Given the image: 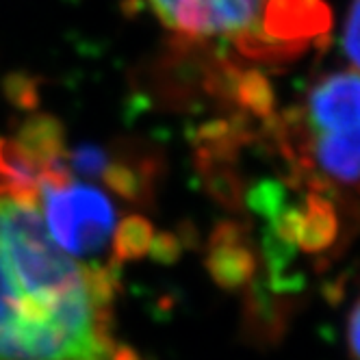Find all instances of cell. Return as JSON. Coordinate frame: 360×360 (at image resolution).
I'll return each instance as SVG.
<instances>
[{
  "label": "cell",
  "instance_id": "cell-13",
  "mask_svg": "<svg viewBox=\"0 0 360 360\" xmlns=\"http://www.w3.org/2000/svg\"><path fill=\"white\" fill-rule=\"evenodd\" d=\"M349 345L356 358L360 360V300L354 306V313L349 317Z\"/></svg>",
  "mask_w": 360,
  "mask_h": 360
},
{
  "label": "cell",
  "instance_id": "cell-9",
  "mask_svg": "<svg viewBox=\"0 0 360 360\" xmlns=\"http://www.w3.org/2000/svg\"><path fill=\"white\" fill-rule=\"evenodd\" d=\"M154 239L152 224L141 215L126 217L113 233V256L117 263L137 261L150 252V243Z\"/></svg>",
  "mask_w": 360,
  "mask_h": 360
},
{
  "label": "cell",
  "instance_id": "cell-11",
  "mask_svg": "<svg viewBox=\"0 0 360 360\" xmlns=\"http://www.w3.org/2000/svg\"><path fill=\"white\" fill-rule=\"evenodd\" d=\"M343 50L352 65L360 72V0L352 5L343 29Z\"/></svg>",
  "mask_w": 360,
  "mask_h": 360
},
{
  "label": "cell",
  "instance_id": "cell-6",
  "mask_svg": "<svg viewBox=\"0 0 360 360\" xmlns=\"http://www.w3.org/2000/svg\"><path fill=\"white\" fill-rule=\"evenodd\" d=\"M207 267L211 276L226 289H235L250 276L252 259L250 252L239 243L235 228L221 226L215 230Z\"/></svg>",
  "mask_w": 360,
  "mask_h": 360
},
{
  "label": "cell",
  "instance_id": "cell-2",
  "mask_svg": "<svg viewBox=\"0 0 360 360\" xmlns=\"http://www.w3.org/2000/svg\"><path fill=\"white\" fill-rule=\"evenodd\" d=\"M163 29L189 41H230L250 57L287 55L323 33L328 15L300 0H135Z\"/></svg>",
  "mask_w": 360,
  "mask_h": 360
},
{
  "label": "cell",
  "instance_id": "cell-4",
  "mask_svg": "<svg viewBox=\"0 0 360 360\" xmlns=\"http://www.w3.org/2000/svg\"><path fill=\"white\" fill-rule=\"evenodd\" d=\"M46 230L68 254L94 256L115 230V209L96 187L68 180H39Z\"/></svg>",
  "mask_w": 360,
  "mask_h": 360
},
{
  "label": "cell",
  "instance_id": "cell-5",
  "mask_svg": "<svg viewBox=\"0 0 360 360\" xmlns=\"http://www.w3.org/2000/svg\"><path fill=\"white\" fill-rule=\"evenodd\" d=\"M18 150L27 157V161L39 172V176L65 163V139L63 126L59 120L50 115H33L20 126L13 139Z\"/></svg>",
  "mask_w": 360,
  "mask_h": 360
},
{
  "label": "cell",
  "instance_id": "cell-8",
  "mask_svg": "<svg viewBox=\"0 0 360 360\" xmlns=\"http://www.w3.org/2000/svg\"><path fill=\"white\" fill-rule=\"evenodd\" d=\"M157 169L152 165L150 159L133 161L124 159L117 163H109L107 169L102 172V180L105 185L122 195L128 202L135 204H146L148 195L152 193V172Z\"/></svg>",
  "mask_w": 360,
  "mask_h": 360
},
{
  "label": "cell",
  "instance_id": "cell-3",
  "mask_svg": "<svg viewBox=\"0 0 360 360\" xmlns=\"http://www.w3.org/2000/svg\"><path fill=\"white\" fill-rule=\"evenodd\" d=\"M300 163L326 187L360 185V72L326 74L306 94L287 135Z\"/></svg>",
  "mask_w": 360,
  "mask_h": 360
},
{
  "label": "cell",
  "instance_id": "cell-1",
  "mask_svg": "<svg viewBox=\"0 0 360 360\" xmlns=\"http://www.w3.org/2000/svg\"><path fill=\"white\" fill-rule=\"evenodd\" d=\"M111 265H76L35 204L0 198V360H111Z\"/></svg>",
  "mask_w": 360,
  "mask_h": 360
},
{
  "label": "cell",
  "instance_id": "cell-7",
  "mask_svg": "<svg viewBox=\"0 0 360 360\" xmlns=\"http://www.w3.org/2000/svg\"><path fill=\"white\" fill-rule=\"evenodd\" d=\"M0 198L37 204L39 172L18 150L13 139H0Z\"/></svg>",
  "mask_w": 360,
  "mask_h": 360
},
{
  "label": "cell",
  "instance_id": "cell-10",
  "mask_svg": "<svg viewBox=\"0 0 360 360\" xmlns=\"http://www.w3.org/2000/svg\"><path fill=\"white\" fill-rule=\"evenodd\" d=\"M65 163L70 172L83 176H102V172L109 165V154L94 143H83L74 152L65 154Z\"/></svg>",
  "mask_w": 360,
  "mask_h": 360
},
{
  "label": "cell",
  "instance_id": "cell-12",
  "mask_svg": "<svg viewBox=\"0 0 360 360\" xmlns=\"http://www.w3.org/2000/svg\"><path fill=\"white\" fill-rule=\"evenodd\" d=\"M180 239L169 235V233H161V235H154L152 243H150V252L152 259H157L161 263H172L180 256Z\"/></svg>",
  "mask_w": 360,
  "mask_h": 360
}]
</instances>
